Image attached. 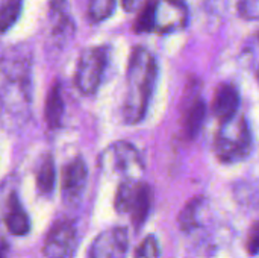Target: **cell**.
Returning a JSON list of instances; mask_svg holds the SVG:
<instances>
[{
  "instance_id": "cell-22",
  "label": "cell",
  "mask_w": 259,
  "mask_h": 258,
  "mask_svg": "<svg viewBox=\"0 0 259 258\" xmlns=\"http://www.w3.org/2000/svg\"><path fill=\"white\" fill-rule=\"evenodd\" d=\"M137 3H138V0H121V5H123V8H124L126 11H129V12L135 9Z\"/></svg>"
},
{
  "instance_id": "cell-6",
  "label": "cell",
  "mask_w": 259,
  "mask_h": 258,
  "mask_svg": "<svg viewBox=\"0 0 259 258\" xmlns=\"http://www.w3.org/2000/svg\"><path fill=\"white\" fill-rule=\"evenodd\" d=\"M106 67V52L102 47H91L82 52L76 68V85L83 94H94L102 82Z\"/></svg>"
},
{
  "instance_id": "cell-13",
  "label": "cell",
  "mask_w": 259,
  "mask_h": 258,
  "mask_svg": "<svg viewBox=\"0 0 259 258\" xmlns=\"http://www.w3.org/2000/svg\"><path fill=\"white\" fill-rule=\"evenodd\" d=\"M206 211V199L197 196L191 199L179 214L178 224L184 233H193L203 225V217Z\"/></svg>"
},
{
  "instance_id": "cell-3",
  "label": "cell",
  "mask_w": 259,
  "mask_h": 258,
  "mask_svg": "<svg viewBox=\"0 0 259 258\" xmlns=\"http://www.w3.org/2000/svg\"><path fill=\"white\" fill-rule=\"evenodd\" d=\"M252 132L246 117L240 113L223 120L215 140L214 154L223 164H235L244 161L252 154Z\"/></svg>"
},
{
  "instance_id": "cell-16",
  "label": "cell",
  "mask_w": 259,
  "mask_h": 258,
  "mask_svg": "<svg viewBox=\"0 0 259 258\" xmlns=\"http://www.w3.org/2000/svg\"><path fill=\"white\" fill-rule=\"evenodd\" d=\"M55 179H56L55 163H53V158L49 155L42 160V163L36 172V187H38L39 193L50 195L55 187Z\"/></svg>"
},
{
  "instance_id": "cell-17",
  "label": "cell",
  "mask_w": 259,
  "mask_h": 258,
  "mask_svg": "<svg viewBox=\"0 0 259 258\" xmlns=\"http://www.w3.org/2000/svg\"><path fill=\"white\" fill-rule=\"evenodd\" d=\"M23 0H2L0 3V33H5L18 20Z\"/></svg>"
},
{
  "instance_id": "cell-15",
  "label": "cell",
  "mask_w": 259,
  "mask_h": 258,
  "mask_svg": "<svg viewBox=\"0 0 259 258\" xmlns=\"http://www.w3.org/2000/svg\"><path fill=\"white\" fill-rule=\"evenodd\" d=\"M205 116H206V106L203 100L202 99L194 100L187 109L185 120H184V129L188 138H194L200 132L205 122Z\"/></svg>"
},
{
  "instance_id": "cell-14",
  "label": "cell",
  "mask_w": 259,
  "mask_h": 258,
  "mask_svg": "<svg viewBox=\"0 0 259 258\" xmlns=\"http://www.w3.org/2000/svg\"><path fill=\"white\" fill-rule=\"evenodd\" d=\"M62 114H64V100H62V94H61V87L58 84H55L52 87L50 93L47 94V100H46L47 126L50 129L59 128L61 120H62Z\"/></svg>"
},
{
  "instance_id": "cell-21",
  "label": "cell",
  "mask_w": 259,
  "mask_h": 258,
  "mask_svg": "<svg viewBox=\"0 0 259 258\" xmlns=\"http://www.w3.org/2000/svg\"><path fill=\"white\" fill-rule=\"evenodd\" d=\"M246 249L250 255H258L259 254V220L252 225V228L247 234Z\"/></svg>"
},
{
  "instance_id": "cell-9",
  "label": "cell",
  "mask_w": 259,
  "mask_h": 258,
  "mask_svg": "<svg viewBox=\"0 0 259 258\" xmlns=\"http://www.w3.org/2000/svg\"><path fill=\"white\" fill-rule=\"evenodd\" d=\"M109 160L108 164L111 166V170L123 175L127 179H137L143 173V161L137 149L129 143H117L111 146L108 151Z\"/></svg>"
},
{
  "instance_id": "cell-5",
  "label": "cell",
  "mask_w": 259,
  "mask_h": 258,
  "mask_svg": "<svg viewBox=\"0 0 259 258\" xmlns=\"http://www.w3.org/2000/svg\"><path fill=\"white\" fill-rule=\"evenodd\" d=\"M152 208V189L146 182L137 179L124 181L115 195V210L121 214H129L134 227L140 230L147 220Z\"/></svg>"
},
{
  "instance_id": "cell-12",
  "label": "cell",
  "mask_w": 259,
  "mask_h": 258,
  "mask_svg": "<svg viewBox=\"0 0 259 258\" xmlns=\"http://www.w3.org/2000/svg\"><path fill=\"white\" fill-rule=\"evenodd\" d=\"M238 106H240V93L237 87H234L232 84H222L217 88L212 100L214 116L220 122L228 120L238 113Z\"/></svg>"
},
{
  "instance_id": "cell-20",
  "label": "cell",
  "mask_w": 259,
  "mask_h": 258,
  "mask_svg": "<svg viewBox=\"0 0 259 258\" xmlns=\"http://www.w3.org/2000/svg\"><path fill=\"white\" fill-rule=\"evenodd\" d=\"M238 14L247 21L259 20V0H238Z\"/></svg>"
},
{
  "instance_id": "cell-24",
  "label": "cell",
  "mask_w": 259,
  "mask_h": 258,
  "mask_svg": "<svg viewBox=\"0 0 259 258\" xmlns=\"http://www.w3.org/2000/svg\"><path fill=\"white\" fill-rule=\"evenodd\" d=\"M258 82H259V71H258Z\"/></svg>"
},
{
  "instance_id": "cell-4",
  "label": "cell",
  "mask_w": 259,
  "mask_h": 258,
  "mask_svg": "<svg viewBox=\"0 0 259 258\" xmlns=\"http://www.w3.org/2000/svg\"><path fill=\"white\" fill-rule=\"evenodd\" d=\"M188 8L182 0H147L135 21V30L176 32L188 24Z\"/></svg>"
},
{
  "instance_id": "cell-18",
  "label": "cell",
  "mask_w": 259,
  "mask_h": 258,
  "mask_svg": "<svg viewBox=\"0 0 259 258\" xmlns=\"http://www.w3.org/2000/svg\"><path fill=\"white\" fill-rule=\"evenodd\" d=\"M115 8V0H90L88 3V15L93 23H99L106 20Z\"/></svg>"
},
{
  "instance_id": "cell-8",
  "label": "cell",
  "mask_w": 259,
  "mask_h": 258,
  "mask_svg": "<svg viewBox=\"0 0 259 258\" xmlns=\"http://www.w3.org/2000/svg\"><path fill=\"white\" fill-rule=\"evenodd\" d=\"M76 251V228L68 220L56 222L49 231L42 254L46 258H73Z\"/></svg>"
},
{
  "instance_id": "cell-10",
  "label": "cell",
  "mask_w": 259,
  "mask_h": 258,
  "mask_svg": "<svg viewBox=\"0 0 259 258\" xmlns=\"http://www.w3.org/2000/svg\"><path fill=\"white\" fill-rule=\"evenodd\" d=\"M87 184V164L82 158L70 161L62 172V196L67 204H77Z\"/></svg>"
},
{
  "instance_id": "cell-2",
  "label": "cell",
  "mask_w": 259,
  "mask_h": 258,
  "mask_svg": "<svg viewBox=\"0 0 259 258\" xmlns=\"http://www.w3.org/2000/svg\"><path fill=\"white\" fill-rule=\"evenodd\" d=\"M158 65L153 55L144 47H137L127 65V93L123 106L124 120L131 125L141 122L153 93Z\"/></svg>"
},
{
  "instance_id": "cell-19",
  "label": "cell",
  "mask_w": 259,
  "mask_h": 258,
  "mask_svg": "<svg viewBox=\"0 0 259 258\" xmlns=\"http://www.w3.org/2000/svg\"><path fill=\"white\" fill-rule=\"evenodd\" d=\"M161 257V248L159 242L155 236H147L141 245L137 248L135 258H159Z\"/></svg>"
},
{
  "instance_id": "cell-11",
  "label": "cell",
  "mask_w": 259,
  "mask_h": 258,
  "mask_svg": "<svg viewBox=\"0 0 259 258\" xmlns=\"http://www.w3.org/2000/svg\"><path fill=\"white\" fill-rule=\"evenodd\" d=\"M3 220H5V225H6L8 231L12 236L21 237V236H26L29 233V230H30L29 216L24 211V208L21 207L15 192H11L8 195V198H6Z\"/></svg>"
},
{
  "instance_id": "cell-23",
  "label": "cell",
  "mask_w": 259,
  "mask_h": 258,
  "mask_svg": "<svg viewBox=\"0 0 259 258\" xmlns=\"http://www.w3.org/2000/svg\"><path fill=\"white\" fill-rule=\"evenodd\" d=\"M8 243L6 242H0V258L8 257Z\"/></svg>"
},
{
  "instance_id": "cell-7",
  "label": "cell",
  "mask_w": 259,
  "mask_h": 258,
  "mask_svg": "<svg viewBox=\"0 0 259 258\" xmlns=\"http://www.w3.org/2000/svg\"><path fill=\"white\" fill-rule=\"evenodd\" d=\"M127 249V230L121 227H114L96 236L88 248L87 258H126Z\"/></svg>"
},
{
  "instance_id": "cell-1",
  "label": "cell",
  "mask_w": 259,
  "mask_h": 258,
  "mask_svg": "<svg viewBox=\"0 0 259 258\" xmlns=\"http://www.w3.org/2000/svg\"><path fill=\"white\" fill-rule=\"evenodd\" d=\"M12 50L0 58V116L11 128L26 122L30 105L29 59Z\"/></svg>"
}]
</instances>
